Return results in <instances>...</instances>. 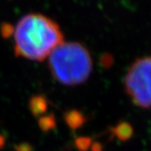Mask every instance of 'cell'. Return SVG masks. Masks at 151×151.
<instances>
[{"label":"cell","mask_w":151,"mask_h":151,"mask_svg":"<svg viewBox=\"0 0 151 151\" xmlns=\"http://www.w3.org/2000/svg\"><path fill=\"white\" fill-rule=\"evenodd\" d=\"M127 95L132 101L144 109L151 107V57L136 60L125 78Z\"/></svg>","instance_id":"obj_3"},{"label":"cell","mask_w":151,"mask_h":151,"mask_svg":"<svg viewBox=\"0 0 151 151\" xmlns=\"http://www.w3.org/2000/svg\"><path fill=\"white\" fill-rule=\"evenodd\" d=\"M50 70L58 82L74 86L88 79L92 71V58L78 42H62L48 56Z\"/></svg>","instance_id":"obj_2"},{"label":"cell","mask_w":151,"mask_h":151,"mask_svg":"<svg viewBox=\"0 0 151 151\" xmlns=\"http://www.w3.org/2000/svg\"><path fill=\"white\" fill-rule=\"evenodd\" d=\"M16 55L28 60L42 61L63 42L60 27L53 19L39 13L21 17L14 31Z\"/></svg>","instance_id":"obj_1"}]
</instances>
